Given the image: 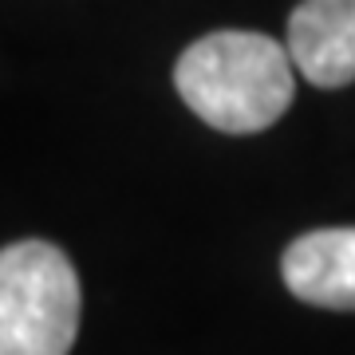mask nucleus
<instances>
[{
  "label": "nucleus",
  "instance_id": "nucleus-1",
  "mask_svg": "<svg viewBox=\"0 0 355 355\" xmlns=\"http://www.w3.org/2000/svg\"><path fill=\"white\" fill-rule=\"evenodd\" d=\"M292 55L265 32H209L182 51L178 95L202 123L225 135H257L292 107Z\"/></svg>",
  "mask_w": 355,
  "mask_h": 355
},
{
  "label": "nucleus",
  "instance_id": "nucleus-2",
  "mask_svg": "<svg viewBox=\"0 0 355 355\" xmlns=\"http://www.w3.org/2000/svg\"><path fill=\"white\" fill-rule=\"evenodd\" d=\"M79 331V277L55 245L0 249V355H67Z\"/></svg>",
  "mask_w": 355,
  "mask_h": 355
},
{
  "label": "nucleus",
  "instance_id": "nucleus-3",
  "mask_svg": "<svg viewBox=\"0 0 355 355\" xmlns=\"http://www.w3.org/2000/svg\"><path fill=\"white\" fill-rule=\"evenodd\" d=\"M284 48L312 87H347L355 79V0H304L288 16Z\"/></svg>",
  "mask_w": 355,
  "mask_h": 355
},
{
  "label": "nucleus",
  "instance_id": "nucleus-4",
  "mask_svg": "<svg viewBox=\"0 0 355 355\" xmlns=\"http://www.w3.org/2000/svg\"><path fill=\"white\" fill-rule=\"evenodd\" d=\"M284 284L304 304L355 312V229H316L288 245Z\"/></svg>",
  "mask_w": 355,
  "mask_h": 355
}]
</instances>
